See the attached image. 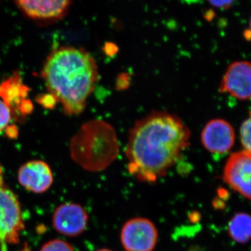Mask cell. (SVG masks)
<instances>
[{"mask_svg": "<svg viewBox=\"0 0 251 251\" xmlns=\"http://www.w3.org/2000/svg\"><path fill=\"white\" fill-rule=\"evenodd\" d=\"M190 138L191 131L179 117L151 112L129 130L125 151L128 171L142 182H156L181 159Z\"/></svg>", "mask_w": 251, "mask_h": 251, "instance_id": "cell-1", "label": "cell"}, {"mask_svg": "<svg viewBox=\"0 0 251 251\" xmlns=\"http://www.w3.org/2000/svg\"><path fill=\"white\" fill-rule=\"evenodd\" d=\"M49 93L67 115H80L99 80L98 67L90 52L61 46L48 56L41 73Z\"/></svg>", "mask_w": 251, "mask_h": 251, "instance_id": "cell-2", "label": "cell"}, {"mask_svg": "<svg viewBox=\"0 0 251 251\" xmlns=\"http://www.w3.org/2000/svg\"><path fill=\"white\" fill-rule=\"evenodd\" d=\"M120 144L111 125L94 120L81 126L70 143L72 159L85 171L98 173L116 160Z\"/></svg>", "mask_w": 251, "mask_h": 251, "instance_id": "cell-3", "label": "cell"}, {"mask_svg": "<svg viewBox=\"0 0 251 251\" xmlns=\"http://www.w3.org/2000/svg\"><path fill=\"white\" fill-rule=\"evenodd\" d=\"M24 229L21 203L0 172V251H8L9 246L19 244Z\"/></svg>", "mask_w": 251, "mask_h": 251, "instance_id": "cell-4", "label": "cell"}, {"mask_svg": "<svg viewBox=\"0 0 251 251\" xmlns=\"http://www.w3.org/2000/svg\"><path fill=\"white\" fill-rule=\"evenodd\" d=\"M120 239L126 251H153L158 241V230L150 220L135 218L124 225Z\"/></svg>", "mask_w": 251, "mask_h": 251, "instance_id": "cell-5", "label": "cell"}, {"mask_svg": "<svg viewBox=\"0 0 251 251\" xmlns=\"http://www.w3.org/2000/svg\"><path fill=\"white\" fill-rule=\"evenodd\" d=\"M224 179L234 190L251 201V153L247 151L232 153L225 166Z\"/></svg>", "mask_w": 251, "mask_h": 251, "instance_id": "cell-6", "label": "cell"}, {"mask_svg": "<svg viewBox=\"0 0 251 251\" xmlns=\"http://www.w3.org/2000/svg\"><path fill=\"white\" fill-rule=\"evenodd\" d=\"M88 222L87 211L75 203H65L59 206L52 216L54 228L67 237H77L83 233Z\"/></svg>", "mask_w": 251, "mask_h": 251, "instance_id": "cell-7", "label": "cell"}, {"mask_svg": "<svg viewBox=\"0 0 251 251\" xmlns=\"http://www.w3.org/2000/svg\"><path fill=\"white\" fill-rule=\"evenodd\" d=\"M219 90L239 100L251 99V63L239 61L231 64L223 77Z\"/></svg>", "mask_w": 251, "mask_h": 251, "instance_id": "cell-8", "label": "cell"}, {"mask_svg": "<svg viewBox=\"0 0 251 251\" xmlns=\"http://www.w3.org/2000/svg\"><path fill=\"white\" fill-rule=\"evenodd\" d=\"M14 3L28 18L41 22H53L62 19L67 14L72 4V1L69 0H21Z\"/></svg>", "mask_w": 251, "mask_h": 251, "instance_id": "cell-9", "label": "cell"}, {"mask_svg": "<svg viewBox=\"0 0 251 251\" xmlns=\"http://www.w3.org/2000/svg\"><path fill=\"white\" fill-rule=\"evenodd\" d=\"M203 146L214 153L227 152L233 147L235 132L232 125L222 119L211 120L201 134Z\"/></svg>", "mask_w": 251, "mask_h": 251, "instance_id": "cell-10", "label": "cell"}, {"mask_svg": "<svg viewBox=\"0 0 251 251\" xmlns=\"http://www.w3.org/2000/svg\"><path fill=\"white\" fill-rule=\"evenodd\" d=\"M18 180L23 188L39 194L50 188L53 183V175L46 162L34 160L27 162L19 168Z\"/></svg>", "mask_w": 251, "mask_h": 251, "instance_id": "cell-11", "label": "cell"}, {"mask_svg": "<svg viewBox=\"0 0 251 251\" xmlns=\"http://www.w3.org/2000/svg\"><path fill=\"white\" fill-rule=\"evenodd\" d=\"M29 91L27 86L23 83L21 74L15 72L0 84V98L11 108V112L16 110L18 112Z\"/></svg>", "mask_w": 251, "mask_h": 251, "instance_id": "cell-12", "label": "cell"}, {"mask_svg": "<svg viewBox=\"0 0 251 251\" xmlns=\"http://www.w3.org/2000/svg\"><path fill=\"white\" fill-rule=\"evenodd\" d=\"M229 234L233 240L239 243H247L251 239V216L239 213L229 221Z\"/></svg>", "mask_w": 251, "mask_h": 251, "instance_id": "cell-13", "label": "cell"}, {"mask_svg": "<svg viewBox=\"0 0 251 251\" xmlns=\"http://www.w3.org/2000/svg\"><path fill=\"white\" fill-rule=\"evenodd\" d=\"M240 139L245 151L251 153V112L250 117L241 126Z\"/></svg>", "mask_w": 251, "mask_h": 251, "instance_id": "cell-14", "label": "cell"}, {"mask_svg": "<svg viewBox=\"0 0 251 251\" xmlns=\"http://www.w3.org/2000/svg\"><path fill=\"white\" fill-rule=\"evenodd\" d=\"M39 251H75L72 246L62 239H53L46 243Z\"/></svg>", "mask_w": 251, "mask_h": 251, "instance_id": "cell-15", "label": "cell"}, {"mask_svg": "<svg viewBox=\"0 0 251 251\" xmlns=\"http://www.w3.org/2000/svg\"><path fill=\"white\" fill-rule=\"evenodd\" d=\"M11 117L12 112L11 108L0 99V133L9 126Z\"/></svg>", "mask_w": 251, "mask_h": 251, "instance_id": "cell-16", "label": "cell"}, {"mask_svg": "<svg viewBox=\"0 0 251 251\" xmlns=\"http://www.w3.org/2000/svg\"><path fill=\"white\" fill-rule=\"evenodd\" d=\"M36 101L46 108H53L54 105L57 103V100L54 99L53 96L49 93L45 95H41L40 97L39 96L36 99Z\"/></svg>", "mask_w": 251, "mask_h": 251, "instance_id": "cell-17", "label": "cell"}, {"mask_svg": "<svg viewBox=\"0 0 251 251\" xmlns=\"http://www.w3.org/2000/svg\"><path fill=\"white\" fill-rule=\"evenodd\" d=\"M211 5L220 9H228L233 4V1H209Z\"/></svg>", "mask_w": 251, "mask_h": 251, "instance_id": "cell-18", "label": "cell"}, {"mask_svg": "<svg viewBox=\"0 0 251 251\" xmlns=\"http://www.w3.org/2000/svg\"><path fill=\"white\" fill-rule=\"evenodd\" d=\"M6 129V133H7L8 136L11 138H15L17 137L18 135V129L17 127L15 126H8Z\"/></svg>", "mask_w": 251, "mask_h": 251, "instance_id": "cell-19", "label": "cell"}, {"mask_svg": "<svg viewBox=\"0 0 251 251\" xmlns=\"http://www.w3.org/2000/svg\"><path fill=\"white\" fill-rule=\"evenodd\" d=\"M245 37L246 39H248V40H251V18L250 23V27H249V29H248V30L246 31Z\"/></svg>", "mask_w": 251, "mask_h": 251, "instance_id": "cell-20", "label": "cell"}, {"mask_svg": "<svg viewBox=\"0 0 251 251\" xmlns=\"http://www.w3.org/2000/svg\"><path fill=\"white\" fill-rule=\"evenodd\" d=\"M97 251H112L109 250V249H100V250H98Z\"/></svg>", "mask_w": 251, "mask_h": 251, "instance_id": "cell-21", "label": "cell"}]
</instances>
